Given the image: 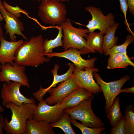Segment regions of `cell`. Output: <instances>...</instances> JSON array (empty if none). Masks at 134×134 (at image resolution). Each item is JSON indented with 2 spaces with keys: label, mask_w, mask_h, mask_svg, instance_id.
I'll use <instances>...</instances> for the list:
<instances>
[{
  "label": "cell",
  "mask_w": 134,
  "mask_h": 134,
  "mask_svg": "<svg viewBox=\"0 0 134 134\" xmlns=\"http://www.w3.org/2000/svg\"><path fill=\"white\" fill-rule=\"evenodd\" d=\"M44 40L41 34L24 42L15 52V62L20 66L32 67L49 62L50 58L45 55Z\"/></svg>",
  "instance_id": "cell-1"
},
{
  "label": "cell",
  "mask_w": 134,
  "mask_h": 134,
  "mask_svg": "<svg viewBox=\"0 0 134 134\" xmlns=\"http://www.w3.org/2000/svg\"><path fill=\"white\" fill-rule=\"evenodd\" d=\"M11 111V119L9 122L7 118L4 120L3 130L7 134H25L27 120L33 118L34 113L37 105L36 102L23 103L21 106L10 102L4 106Z\"/></svg>",
  "instance_id": "cell-2"
},
{
  "label": "cell",
  "mask_w": 134,
  "mask_h": 134,
  "mask_svg": "<svg viewBox=\"0 0 134 134\" xmlns=\"http://www.w3.org/2000/svg\"><path fill=\"white\" fill-rule=\"evenodd\" d=\"M58 0L42 1L38 11V17L44 23L61 26L67 19L65 4Z\"/></svg>",
  "instance_id": "cell-3"
},
{
  "label": "cell",
  "mask_w": 134,
  "mask_h": 134,
  "mask_svg": "<svg viewBox=\"0 0 134 134\" xmlns=\"http://www.w3.org/2000/svg\"><path fill=\"white\" fill-rule=\"evenodd\" d=\"M94 96L92 95L76 106L64 110V112L69 115L70 119L80 121L89 127L99 128L103 127L104 124L95 115L92 108L91 102Z\"/></svg>",
  "instance_id": "cell-4"
},
{
  "label": "cell",
  "mask_w": 134,
  "mask_h": 134,
  "mask_svg": "<svg viewBox=\"0 0 134 134\" xmlns=\"http://www.w3.org/2000/svg\"><path fill=\"white\" fill-rule=\"evenodd\" d=\"M61 26L64 34L62 41L64 51L70 48L80 50L86 46L85 38L89 33L88 29L75 28L72 26L70 20L67 19Z\"/></svg>",
  "instance_id": "cell-5"
},
{
  "label": "cell",
  "mask_w": 134,
  "mask_h": 134,
  "mask_svg": "<svg viewBox=\"0 0 134 134\" xmlns=\"http://www.w3.org/2000/svg\"><path fill=\"white\" fill-rule=\"evenodd\" d=\"M85 10L88 11L92 16L91 19L88 21L86 26L89 32L98 30L101 33L105 34L116 23L114 16L112 13L105 15L100 8L92 6L86 7Z\"/></svg>",
  "instance_id": "cell-6"
},
{
  "label": "cell",
  "mask_w": 134,
  "mask_h": 134,
  "mask_svg": "<svg viewBox=\"0 0 134 134\" xmlns=\"http://www.w3.org/2000/svg\"><path fill=\"white\" fill-rule=\"evenodd\" d=\"M93 76L99 85L105 98V111L107 113L124 84L130 79V76H125L120 79L109 82L104 81L97 72H93Z\"/></svg>",
  "instance_id": "cell-7"
},
{
  "label": "cell",
  "mask_w": 134,
  "mask_h": 134,
  "mask_svg": "<svg viewBox=\"0 0 134 134\" xmlns=\"http://www.w3.org/2000/svg\"><path fill=\"white\" fill-rule=\"evenodd\" d=\"M22 86L19 83L12 81L8 83L5 82L3 83L1 91L3 106L10 102L18 106H21L23 103L36 102L34 98H28L21 93L20 89Z\"/></svg>",
  "instance_id": "cell-8"
},
{
  "label": "cell",
  "mask_w": 134,
  "mask_h": 134,
  "mask_svg": "<svg viewBox=\"0 0 134 134\" xmlns=\"http://www.w3.org/2000/svg\"><path fill=\"white\" fill-rule=\"evenodd\" d=\"M0 81L8 83L17 82L29 88V79L26 73V66H20L15 62L12 65L6 63L1 65Z\"/></svg>",
  "instance_id": "cell-9"
},
{
  "label": "cell",
  "mask_w": 134,
  "mask_h": 134,
  "mask_svg": "<svg viewBox=\"0 0 134 134\" xmlns=\"http://www.w3.org/2000/svg\"><path fill=\"white\" fill-rule=\"evenodd\" d=\"M60 103L54 105H49L43 99L38 103L34 110L33 118L46 121L51 124L58 121L64 112V110L60 106Z\"/></svg>",
  "instance_id": "cell-10"
},
{
  "label": "cell",
  "mask_w": 134,
  "mask_h": 134,
  "mask_svg": "<svg viewBox=\"0 0 134 134\" xmlns=\"http://www.w3.org/2000/svg\"><path fill=\"white\" fill-rule=\"evenodd\" d=\"M85 71L77 69L75 67L73 76L76 83L79 87L85 88L92 93L97 94L101 92L100 86L93 78V72H98L97 68L85 67Z\"/></svg>",
  "instance_id": "cell-11"
},
{
  "label": "cell",
  "mask_w": 134,
  "mask_h": 134,
  "mask_svg": "<svg viewBox=\"0 0 134 134\" xmlns=\"http://www.w3.org/2000/svg\"><path fill=\"white\" fill-rule=\"evenodd\" d=\"M81 55L80 50L72 48H69L62 52H53L45 54L47 57L50 58L57 57L66 58L72 62L75 67L80 70H83L85 67H95V63L97 59L96 57L85 60L83 59Z\"/></svg>",
  "instance_id": "cell-12"
},
{
  "label": "cell",
  "mask_w": 134,
  "mask_h": 134,
  "mask_svg": "<svg viewBox=\"0 0 134 134\" xmlns=\"http://www.w3.org/2000/svg\"><path fill=\"white\" fill-rule=\"evenodd\" d=\"M78 87L73 75L66 80L60 82L57 87L50 88L47 92L50 96L45 100L49 105L60 103L65 98Z\"/></svg>",
  "instance_id": "cell-13"
},
{
  "label": "cell",
  "mask_w": 134,
  "mask_h": 134,
  "mask_svg": "<svg viewBox=\"0 0 134 134\" xmlns=\"http://www.w3.org/2000/svg\"><path fill=\"white\" fill-rule=\"evenodd\" d=\"M0 12L5 22L4 27L6 30V34L9 35L11 41H16L15 34L21 35L27 40H29L22 32L25 30L23 23L18 18L6 10L1 0H0Z\"/></svg>",
  "instance_id": "cell-14"
},
{
  "label": "cell",
  "mask_w": 134,
  "mask_h": 134,
  "mask_svg": "<svg viewBox=\"0 0 134 134\" xmlns=\"http://www.w3.org/2000/svg\"><path fill=\"white\" fill-rule=\"evenodd\" d=\"M69 68L66 72L63 74L59 75L58 74V71L59 67V66L57 64L54 65V69L51 70L54 78L51 84L46 88H43L40 86V89L33 94V97L37 100L38 102L40 101L43 99V96L50 88L52 87H55L58 83L66 80L73 75L75 67L73 63H71L69 64Z\"/></svg>",
  "instance_id": "cell-15"
},
{
  "label": "cell",
  "mask_w": 134,
  "mask_h": 134,
  "mask_svg": "<svg viewBox=\"0 0 134 134\" xmlns=\"http://www.w3.org/2000/svg\"><path fill=\"white\" fill-rule=\"evenodd\" d=\"M23 40L9 41L3 36L0 39V63L1 65L9 63L11 65L16 59L15 54L19 47L23 42Z\"/></svg>",
  "instance_id": "cell-16"
},
{
  "label": "cell",
  "mask_w": 134,
  "mask_h": 134,
  "mask_svg": "<svg viewBox=\"0 0 134 134\" xmlns=\"http://www.w3.org/2000/svg\"><path fill=\"white\" fill-rule=\"evenodd\" d=\"M92 95L93 93L87 89L78 87L65 98L60 105L64 110L73 107Z\"/></svg>",
  "instance_id": "cell-17"
},
{
  "label": "cell",
  "mask_w": 134,
  "mask_h": 134,
  "mask_svg": "<svg viewBox=\"0 0 134 134\" xmlns=\"http://www.w3.org/2000/svg\"><path fill=\"white\" fill-rule=\"evenodd\" d=\"M103 35L100 32H89L86 38V46L80 50L81 55L90 53H95L96 51L102 54L103 53Z\"/></svg>",
  "instance_id": "cell-18"
},
{
  "label": "cell",
  "mask_w": 134,
  "mask_h": 134,
  "mask_svg": "<svg viewBox=\"0 0 134 134\" xmlns=\"http://www.w3.org/2000/svg\"><path fill=\"white\" fill-rule=\"evenodd\" d=\"M25 134H55L51 124L47 122L33 118L27 120Z\"/></svg>",
  "instance_id": "cell-19"
},
{
  "label": "cell",
  "mask_w": 134,
  "mask_h": 134,
  "mask_svg": "<svg viewBox=\"0 0 134 134\" xmlns=\"http://www.w3.org/2000/svg\"><path fill=\"white\" fill-rule=\"evenodd\" d=\"M109 55L107 66V68L108 69L124 68L128 66L134 67V63L127 55L117 53Z\"/></svg>",
  "instance_id": "cell-20"
},
{
  "label": "cell",
  "mask_w": 134,
  "mask_h": 134,
  "mask_svg": "<svg viewBox=\"0 0 134 134\" xmlns=\"http://www.w3.org/2000/svg\"><path fill=\"white\" fill-rule=\"evenodd\" d=\"M119 25L118 23H116L108 30L105 35L103 36V53L107 49L116 45L118 37L117 36H115V34Z\"/></svg>",
  "instance_id": "cell-21"
},
{
  "label": "cell",
  "mask_w": 134,
  "mask_h": 134,
  "mask_svg": "<svg viewBox=\"0 0 134 134\" xmlns=\"http://www.w3.org/2000/svg\"><path fill=\"white\" fill-rule=\"evenodd\" d=\"M120 101L119 98L118 97H116L109 110L106 113L107 117L112 127L120 121L123 117L120 110Z\"/></svg>",
  "instance_id": "cell-22"
},
{
  "label": "cell",
  "mask_w": 134,
  "mask_h": 134,
  "mask_svg": "<svg viewBox=\"0 0 134 134\" xmlns=\"http://www.w3.org/2000/svg\"><path fill=\"white\" fill-rule=\"evenodd\" d=\"M69 115L64 112L61 118L57 121L51 124L53 128L61 129L65 134H75L70 124V119Z\"/></svg>",
  "instance_id": "cell-23"
},
{
  "label": "cell",
  "mask_w": 134,
  "mask_h": 134,
  "mask_svg": "<svg viewBox=\"0 0 134 134\" xmlns=\"http://www.w3.org/2000/svg\"><path fill=\"white\" fill-rule=\"evenodd\" d=\"M58 29L59 31L58 34L55 38L49 40L46 39L44 40L43 44L45 54L52 52V49L54 48L60 46H63V44L62 40L63 35L61 26H59Z\"/></svg>",
  "instance_id": "cell-24"
},
{
  "label": "cell",
  "mask_w": 134,
  "mask_h": 134,
  "mask_svg": "<svg viewBox=\"0 0 134 134\" xmlns=\"http://www.w3.org/2000/svg\"><path fill=\"white\" fill-rule=\"evenodd\" d=\"M134 41V36L132 34L128 35L124 43L121 45H115L111 48L107 49L104 53L105 55H110L117 53H121L127 55V49L128 45Z\"/></svg>",
  "instance_id": "cell-25"
},
{
  "label": "cell",
  "mask_w": 134,
  "mask_h": 134,
  "mask_svg": "<svg viewBox=\"0 0 134 134\" xmlns=\"http://www.w3.org/2000/svg\"><path fill=\"white\" fill-rule=\"evenodd\" d=\"M125 134H134V113L131 108H127L124 114Z\"/></svg>",
  "instance_id": "cell-26"
},
{
  "label": "cell",
  "mask_w": 134,
  "mask_h": 134,
  "mask_svg": "<svg viewBox=\"0 0 134 134\" xmlns=\"http://www.w3.org/2000/svg\"><path fill=\"white\" fill-rule=\"evenodd\" d=\"M70 121L71 123L78 128L83 134H100L105 129L103 127L99 128H90L82 123H79L75 119H70Z\"/></svg>",
  "instance_id": "cell-27"
},
{
  "label": "cell",
  "mask_w": 134,
  "mask_h": 134,
  "mask_svg": "<svg viewBox=\"0 0 134 134\" xmlns=\"http://www.w3.org/2000/svg\"><path fill=\"white\" fill-rule=\"evenodd\" d=\"M2 3L6 10L15 17L18 18L21 16V13H23L28 16L29 13L26 10L22 9L17 5L13 6L8 4L4 0Z\"/></svg>",
  "instance_id": "cell-28"
},
{
  "label": "cell",
  "mask_w": 134,
  "mask_h": 134,
  "mask_svg": "<svg viewBox=\"0 0 134 134\" xmlns=\"http://www.w3.org/2000/svg\"><path fill=\"white\" fill-rule=\"evenodd\" d=\"M120 4V10L123 13L125 17L124 24L126 26L127 30L134 36V33L130 27V25L128 22L127 18V13L128 9V5L126 0H119Z\"/></svg>",
  "instance_id": "cell-29"
},
{
  "label": "cell",
  "mask_w": 134,
  "mask_h": 134,
  "mask_svg": "<svg viewBox=\"0 0 134 134\" xmlns=\"http://www.w3.org/2000/svg\"><path fill=\"white\" fill-rule=\"evenodd\" d=\"M110 134H125L124 130V119L122 118L117 122L111 129Z\"/></svg>",
  "instance_id": "cell-30"
},
{
  "label": "cell",
  "mask_w": 134,
  "mask_h": 134,
  "mask_svg": "<svg viewBox=\"0 0 134 134\" xmlns=\"http://www.w3.org/2000/svg\"><path fill=\"white\" fill-rule=\"evenodd\" d=\"M128 5L129 10L132 15H134V0H126Z\"/></svg>",
  "instance_id": "cell-31"
},
{
  "label": "cell",
  "mask_w": 134,
  "mask_h": 134,
  "mask_svg": "<svg viewBox=\"0 0 134 134\" xmlns=\"http://www.w3.org/2000/svg\"><path fill=\"white\" fill-rule=\"evenodd\" d=\"M4 119L3 115L1 114L0 115V134H4L3 130L4 125Z\"/></svg>",
  "instance_id": "cell-32"
},
{
  "label": "cell",
  "mask_w": 134,
  "mask_h": 134,
  "mask_svg": "<svg viewBox=\"0 0 134 134\" xmlns=\"http://www.w3.org/2000/svg\"><path fill=\"white\" fill-rule=\"evenodd\" d=\"M123 92L133 93H134V87H133L129 88L121 89L119 92V94Z\"/></svg>",
  "instance_id": "cell-33"
},
{
  "label": "cell",
  "mask_w": 134,
  "mask_h": 134,
  "mask_svg": "<svg viewBox=\"0 0 134 134\" xmlns=\"http://www.w3.org/2000/svg\"><path fill=\"white\" fill-rule=\"evenodd\" d=\"M3 36V33L2 31V29L1 24L0 23V39Z\"/></svg>",
  "instance_id": "cell-34"
},
{
  "label": "cell",
  "mask_w": 134,
  "mask_h": 134,
  "mask_svg": "<svg viewBox=\"0 0 134 134\" xmlns=\"http://www.w3.org/2000/svg\"><path fill=\"white\" fill-rule=\"evenodd\" d=\"M4 109L0 105V113L4 112Z\"/></svg>",
  "instance_id": "cell-35"
},
{
  "label": "cell",
  "mask_w": 134,
  "mask_h": 134,
  "mask_svg": "<svg viewBox=\"0 0 134 134\" xmlns=\"http://www.w3.org/2000/svg\"><path fill=\"white\" fill-rule=\"evenodd\" d=\"M4 20V19L3 17L1 14L0 12V22Z\"/></svg>",
  "instance_id": "cell-36"
},
{
  "label": "cell",
  "mask_w": 134,
  "mask_h": 134,
  "mask_svg": "<svg viewBox=\"0 0 134 134\" xmlns=\"http://www.w3.org/2000/svg\"><path fill=\"white\" fill-rule=\"evenodd\" d=\"M37 0L38 1H44V0ZM59 0L61 2H64V1H67L66 0Z\"/></svg>",
  "instance_id": "cell-37"
},
{
  "label": "cell",
  "mask_w": 134,
  "mask_h": 134,
  "mask_svg": "<svg viewBox=\"0 0 134 134\" xmlns=\"http://www.w3.org/2000/svg\"><path fill=\"white\" fill-rule=\"evenodd\" d=\"M1 64L0 63V72L1 70Z\"/></svg>",
  "instance_id": "cell-38"
},
{
  "label": "cell",
  "mask_w": 134,
  "mask_h": 134,
  "mask_svg": "<svg viewBox=\"0 0 134 134\" xmlns=\"http://www.w3.org/2000/svg\"><path fill=\"white\" fill-rule=\"evenodd\" d=\"M66 0L67 1H69L70 0Z\"/></svg>",
  "instance_id": "cell-39"
}]
</instances>
